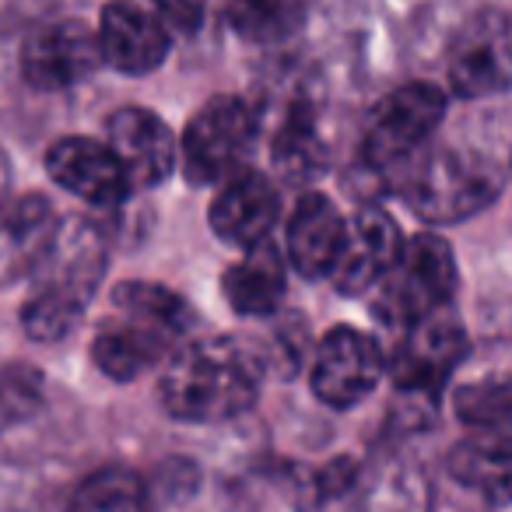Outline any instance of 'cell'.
Instances as JSON below:
<instances>
[{
    "label": "cell",
    "mask_w": 512,
    "mask_h": 512,
    "mask_svg": "<svg viewBox=\"0 0 512 512\" xmlns=\"http://www.w3.org/2000/svg\"><path fill=\"white\" fill-rule=\"evenodd\" d=\"M264 358L235 337H200L169 358L162 404L179 421H228L256 404Z\"/></svg>",
    "instance_id": "1"
},
{
    "label": "cell",
    "mask_w": 512,
    "mask_h": 512,
    "mask_svg": "<svg viewBox=\"0 0 512 512\" xmlns=\"http://www.w3.org/2000/svg\"><path fill=\"white\" fill-rule=\"evenodd\" d=\"M46 264L50 274L22 309V327L32 341H60L78 327L88 299L99 288L102 246L88 228H74L67 235L57 232Z\"/></svg>",
    "instance_id": "2"
},
{
    "label": "cell",
    "mask_w": 512,
    "mask_h": 512,
    "mask_svg": "<svg viewBox=\"0 0 512 512\" xmlns=\"http://www.w3.org/2000/svg\"><path fill=\"white\" fill-rule=\"evenodd\" d=\"M404 193L418 218L453 225L474 218L502 193V172L488 155L470 148H439L414 165Z\"/></svg>",
    "instance_id": "3"
},
{
    "label": "cell",
    "mask_w": 512,
    "mask_h": 512,
    "mask_svg": "<svg viewBox=\"0 0 512 512\" xmlns=\"http://www.w3.org/2000/svg\"><path fill=\"white\" fill-rule=\"evenodd\" d=\"M456 260L446 239L432 232H418L404 242L397 264L383 278L379 292V320L400 334L411 323L439 313L456 292Z\"/></svg>",
    "instance_id": "4"
},
{
    "label": "cell",
    "mask_w": 512,
    "mask_h": 512,
    "mask_svg": "<svg viewBox=\"0 0 512 512\" xmlns=\"http://www.w3.org/2000/svg\"><path fill=\"white\" fill-rule=\"evenodd\" d=\"M256 141V116L235 95H218L204 102L186 123L179 158L190 183L207 186L218 179H232L242 172V162L249 158Z\"/></svg>",
    "instance_id": "5"
},
{
    "label": "cell",
    "mask_w": 512,
    "mask_h": 512,
    "mask_svg": "<svg viewBox=\"0 0 512 512\" xmlns=\"http://www.w3.org/2000/svg\"><path fill=\"white\" fill-rule=\"evenodd\" d=\"M446 116V95L428 81H411L376 102L365 123L362 158L369 169H397L411 162Z\"/></svg>",
    "instance_id": "6"
},
{
    "label": "cell",
    "mask_w": 512,
    "mask_h": 512,
    "mask_svg": "<svg viewBox=\"0 0 512 512\" xmlns=\"http://www.w3.org/2000/svg\"><path fill=\"white\" fill-rule=\"evenodd\" d=\"M467 351V334L460 320L446 309L425 316L400 330V341L390 358V376L400 393H439L453 376L456 362Z\"/></svg>",
    "instance_id": "7"
},
{
    "label": "cell",
    "mask_w": 512,
    "mask_h": 512,
    "mask_svg": "<svg viewBox=\"0 0 512 512\" xmlns=\"http://www.w3.org/2000/svg\"><path fill=\"white\" fill-rule=\"evenodd\" d=\"M449 81L463 99L502 95L512 85V25L502 11H481L463 25L449 57Z\"/></svg>",
    "instance_id": "8"
},
{
    "label": "cell",
    "mask_w": 512,
    "mask_h": 512,
    "mask_svg": "<svg viewBox=\"0 0 512 512\" xmlns=\"http://www.w3.org/2000/svg\"><path fill=\"white\" fill-rule=\"evenodd\" d=\"M383 376V351L372 337L351 327H334L320 341L313 362V393L327 407H355L376 390Z\"/></svg>",
    "instance_id": "9"
},
{
    "label": "cell",
    "mask_w": 512,
    "mask_h": 512,
    "mask_svg": "<svg viewBox=\"0 0 512 512\" xmlns=\"http://www.w3.org/2000/svg\"><path fill=\"white\" fill-rule=\"evenodd\" d=\"M102 64L99 36L81 22L36 29L22 43V74L39 92H64L92 78Z\"/></svg>",
    "instance_id": "10"
},
{
    "label": "cell",
    "mask_w": 512,
    "mask_h": 512,
    "mask_svg": "<svg viewBox=\"0 0 512 512\" xmlns=\"http://www.w3.org/2000/svg\"><path fill=\"white\" fill-rule=\"evenodd\" d=\"M109 151L120 162L130 190H148L176 172L179 144L162 116L151 109L127 106L109 120Z\"/></svg>",
    "instance_id": "11"
},
{
    "label": "cell",
    "mask_w": 512,
    "mask_h": 512,
    "mask_svg": "<svg viewBox=\"0 0 512 512\" xmlns=\"http://www.w3.org/2000/svg\"><path fill=\"white\" fill-rule=\"evenodd\" d=\"M400 249H404V239H400L397 221L386 211H379V207H362L348 221L341 253H337L334 271H330L337 292L344 295L369 292L376 281H383L390 274Z\"/></svg>",
    "instance_id": "12"
},
{
    "label": "cell",
    "mask_w": 512,
    "mask_h": 512,
    "mask_svg": "<svg viewBox=\"0 0 512 512\" xmlns=\"http://www.w3.org/2000/svg\"><path fill=\"white\" fill-rule=\"evenodd\" d=\"M207 218L221 242L249 249L271 239V228L281 218V193L264 172L242 169L232 179H225Z\"/></svg>",
    "instance_id": "13"
},
{
    "label": "cell",
    "mask_w": 512,
    "mask_h": 512,
    "mask_svg": "<svg viewBox=\"0 0 512 512\" xmlns=\"http://www.w3.org/2000/svg\"><path fill=\"white\" fill-rule=\"evenodd\" d=\"M99 50L102 64L123 74H148L169 57V29L158 22L155 11L134 0H113L99 18Z\"/></svg>",
    "instance_id": "14"
},
{
    "label": "cell",
    "mask_w": 512,
    "mask_h": 512,
    "mask_svg": "<svg viewBox=\"0 0 512 512\" xmlns=\"http://www.w3.org/2000/svg\"><path fill=\"white\" fill-rule=\"evenodd\" d=\"M46 169L53 183L95 207H113L130 193V183L109 144L88 141V137H64L53 144L46 155Z\"/></svg>",
    "instance_id": "15"
},
{
    "label": "cell",
    "mask_w": 512,
    "mask_h": 512,
    "mask_svg": "<svg viewBox=\"0 0 512 512\" xmlns=\"http://www.w3.org/2000/svg\"><path fill=\"white\" fill-rule=\"evenodd\" d=\"M344 232H348V221L334 200L323 193H302L285 232L292 267L302 278H330Z\"/></svg>",
    "instance_id": "16"
},
{
    "label": "cell",
    "mask_w": 512,
    "mask_h": 512,
    "mask_svg": "<svg viewBox=\"0 0 512 512\" xmlns=\"http://www.w3.org/2000/svg\"><path fill=\"white\" fill-rule=\"evenodd\" d=\"M288 292V264L271 239L246 249L239 264L228 267L221 278V295L228 309L239 316H271L285 302Z\"/></svg>",
    "instance_id": "17"
},
{
    "label": "cell",
    "mask_w": 512,
    "mask_h": 512,
    "mask_svg": "<svg viewBox=\"0 0 512 512\" xmlns=\"http://www.w3.org/2000/svg\"><path fill=\"white\" fill-rule=\"evenodd\" d=\"M169 348H172V341L165 334L130 320V316L116 313L113 320L102 323L99 334H95L92 358L102 376L116 379V383H130V379L144 376L151 365L162 362Z\"/></svg>",
    "instance_id": "18"
},
{
    "label": "cell",
    "mask_w": 512,
    "mask_h": 512,
    "mask_svg": "<svg viewBox=\"0 0 512 512\" xmlns=\"http://www.w3.org/2000/svg\"><path fill=\"white\" fill-rule=\"evenodd\" d=\"M57 242V214L43 197H25L0 207V271L18 274L43 264Z\"/></svg>",
    "instance_id": "19"
},
{
    "label": "cell",
    "mask_w": 512,
    "mask_h": 512,
    "mask_svg": "<svg viewBox=\"0 0 512 512\" xmlns=\"http://www.w3.org/2000/svg\"><path fill=\"white\" fill-rule=\"evenodd\" d=\"M449 474L491 505L512 502V435H474L453 446Z\"/></svg>",
    "instance_id": "20"
},
{
    "label": "cell",
    "mask_w": 512,
    "mask_h": 512,
    "mask_svg": "<svg viewBox=\"0 0 512 512\" xmlns=\"http://www.w3.org/2000/svg\"><path fill=\"white\" fill-rule=\"evenodd\" d=\"M271 158H274V169H278L288 183L306 186L327 172L330 151L320 134V123H316L313 109L309 106L288 109V116L281 120L278 134H274V141H271Z\"/></svg>",
    "instance_id": "21"
},
{
    "label": "cell",
    "mask_w": 512,
    "mask_h": 512,
    "mask_svg": "<svg viewBox=\"0 0 512 512\" xmlns=\"http://www.w3.org/2000/svg\"><path fill=\"white\" fill-rule=\"evenodd\" d=\"M113 306L120 316H130V320L158 330L172 344L193 327V309L172 288L151 285V281H123V285H116Z\"/></svg>",
    "instance_id": "22"
},
{
    "label": "cell",
    "mask_w": 512,
    "mask_h": 512,
    "mask_svg": "<svg viewBox=\"0 0 512 512\" xmlns=\"http://www.w3.org/2000/svg\"><path fill=\"white\" fill-rule=\"evenodd\" d=\"M67 512H151V495L130 467H102L74 488Z\"/></svg>",
    "instance_id": "23"
},
{
    "label": "cell",
    "mask_w": 512,
    "mask_h": 512,
    "mask_svg": "<svg viewBox=\"0 0 512 512\" xmlns=\"http://www.w3.org/2000/svg\"><path fill=\"white\" fill-rule=\"evenodd\" d=\"M456 418L477 432H512V372L481 376L474 383H463L453 397Z\"/></svg>",
    "instance_id": "24"
},
{
    "label": "cell",
    "mask_w": 512,
    "mask_h": 512,
    "mask_svg": "<svg viewBox=\"0 0 512 512\" xmlns=\"http://www.w3.org/2000/svg\"><path fill=\"white\" fill-rule=\"evenodd\" d=\"M225 15L242 39L278 43L299 29L302 4L299 0H228Z\"/></svg>",
    "instance_id": "25"
},
{
    "label": "cell",
    "mask_w": 512,
    "mask_h": 512,
    "mask_svg": "<svg viewBox=\"0 0 512 512\" xmlns=\"http://www.w3.org/2000/svg\"><path fill=\"white\" fill-rule=\"evenodd\" d=\"M158 22L179 32H197L207 15V0H151Z\"/></svg>",
    "instance_id": "26"
},
{
    "label": "cell",
    "mask_w": 512,
    "mask_h": 512,
    "mask_svg": "<svg viewBox=\"0 0 512 512\" xmlns=\"http://www.w3.org/2000/svg\"><path fill=\"white\" fill-rule=\"evenodd\" d=\"M351 477H355V463H351L348 456H337L334 463H327V467L316 474V495L320 498L341 495V491L351 484Z\"/></svg>",
    "instance_id": "27"
}]
</instances>
